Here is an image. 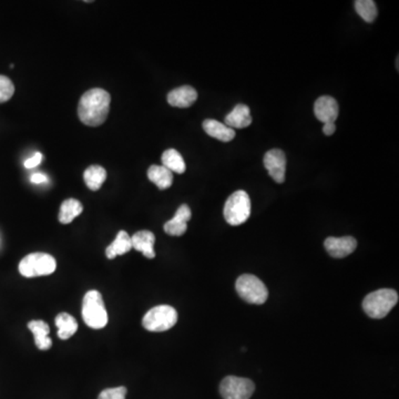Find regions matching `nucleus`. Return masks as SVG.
Wrapping results in <instances>:
<instances>
[{"mask_svg": "<svg viewBox=\"0 0 399 399\" xmlns=\"http://www.w3.org/2000/svg\"><path fill=\"white\" fill-rule=\"evenodd\" d=\"M111 97L105 90L95 88L84 93L78 105V116L82 124L99 126L105 124L110 110Z\"/></svg>", "mask_w": 399, "mask_h": 399, "instance_id": "nucleus-1", "label": "nucleus"}, {"mask_svg": "<svg viewBox=\"0 0 399 399\" xmlns=\"http://www.w3.org/2000/svg\"><path fill=\"white\" fill-rule=\"evenodd\" d=\"M82 318L84 323L93 329H101L108 324V313L105 310L101 293L95 289L84 295L82 303Z\"/></svg>", "mask_w": 399, "mask_h": 399, "instance_id": "nucleus-2", "label": "nucleus"}, {"mask_svg": "<svg viewBox=\"0 0 399 399\" xmlns=\"http://www.w3.org/2000/svg\"><path fill=\"white\" fill-rule=\"evenodd\" d=\"M398 302V294L394 289H381L370 293L364 299L362 308L369 318H384L388 315Z\"/></svg>", "mask_w": 399, "mask_h": 399, "instance_id": "nucleus-3", "label": "nucleus"}, {"mask_svg": "<svg viewBox=\"0 0 399 399\" xmlns=\"http://www.w3.org/2000/svg\"><path fill=\"white\" fill-rule=\"evenodd\" d=\"M19 272L25 277L50 275L57 268V262L53 255L47 253H32L19 263Z\"/></svg>", "mask_w": 399, "mask_h": 399, "instance_id": "nucleus-4", "label": "nucleus"}, {"mask_svg": "<svg viewBox=\"0 0 399 399\" xmlns=\"http://www.w3.org/2000/svg\"><path fill=\"white\" fill-rule=\"evenodd\" d=\"M251 216V200L247 192H234L233 195L226 200L224 205V218L232 226H239L245 223Z\"/></svg>", "mask_w": 399, "mask_h": 399, "instance_id": "nucleus-5", "label": "nucleus"}, {"mask_svg": "<svg viewBox=\"0 0 399 399\" xmlns=\"http://www.w3.org/2000/svg\"><path fill=\"white\" fill-rule=\"evenodd\" d=\"M178 322V313L172 306L159 305L151 308L142 320V325L147 331L160 332L169 331Z\"/></svg>", "mask_w": 399, "mask_h": 399, "instance_id": "nucleus-6", "label": "nucleus"}, {"mask_svg": "<svg viewBox=\"0 0 399 399\" xmlns=\"http://www.w3.org/2000/svg\"><path fill=\"white\" fill-rule=\"evenodd\" d=\"M235 289L240 297L249 304H264L268 297V291L264 283L256 276L249 274L240 276Z\"/></svg>", "mask_w": 399, "mask_h": 399, "instance_id": "nucleus-7", "label": "nucleus"}, {"mask_svg": "<svg viewBox=\"0 0 399 399\" xmlns=\"http://www.w3.org/2000/svg\"><path fill=\"white\" fill-rule=\"evenodd\" d=\"M254 391V383L249 379L228 376L221 381L220 393L223 399H249Z\"/></svg>", "mask_w": 399, "mask_h": 399, "instance_id": "nucleus-8", "label": "nucleus"}, {"mask_svg": "<svg viewBox=\"0 0 399 399\" xmlns=\"http://www.w3.org/2000/svg\"><path fill=\"white\" fill-rule=\"evenodd\" d=\"M264 166L268 170V176L276 182L283 183L287 172V157L280 149H272L264 155Z\"/></svg>", "mask_w": 399, "mask_h": 399, "instance_id": "nucleus-9", "label": "nucleus"}, {"mask_svg": "<svg viewBox=\"0 0 399 399\" xmlns=\"http://www.w3.org/2000/svg\"><path fill=\"white\" fill-rule=\"evenodd\" d=\"M324 247L332 258L343 259L354 252L358 247V241L353 237H329Z\"/></svg>", "mask_w": 399, "mask_h": 399, "instance_id": "nucleus-10", "label": "nucleus"}, {"mask_svg": "<svg viewBox=\"0 0 399 399\" xmlns=\"http://www.w3.org/2000/svg\"><path fill=\"white\" fill-rule=\"evenodd\" d=\"M314 113L320 122L335 124V120L339 117V105L336 100L329 96L318 98L314 105Z\"/></svg>", "mask_w": 399, "mask_h": 399, "instance_id": "nucleus-11", "label": "nucleus"}, {"mask_svg": "<svg viewBox=\"0 0 399 399\" xmlns=\"http://www.w3.org/2000/svg\"><path fill=\"white\" fill-rule=\"evenodd\" d=\"M191 209L187 204H182L174 218L164 224V232L172 237H181L188 229V222L191 220Z\"/></svg>", "mask_w": 399, "mask_h": 399, "instance_id": "nucleus-12", "label": "nucleus"}, {"mask_svg": "<svg viewBox=\"0 0 399 399\" xmlns=\"http://www.w3.org/2000/svg\"><path fill=\"white\" fill-rule=\"evenodd\" d=\"M197 92L190 86L176 88L169 92L168 103L176 108H189L197 101Z\"/></svg>", "mask_w": 399, "mask_h": 399, "instance_id": "nucleus-13", "label": "nucleus"}, {"mask_svg": "<svg viewBox=\"0 0 399 399\" xmlns=\"http://www.w3.org/2000/svg\"><path fill=\"white\" fill-rule=\"evenodd\" d=\"M132 249H137L145 258L155 259V237L152 232L139 231L131 237Z\"/></svg>", "mask_w": 399, "mask_h": 399, "instance_id": "nucleus-14", "label": "nucleus"}, {"mask_svg": "<svg viewBox=\"0 0 399 399\" xmlns=\"http://www.w3.org/2000/svg\"><path fill=\"white\" fill-rule=\"evenodd\" d=\"M28 329L32 332L34 344L40 351H48L53 346V341L49 337V326L44 320H32L28 323Z\"/></svg>", "mask_w": 399, "mask_h": 399, "instance_id": "nucleus-15", "label": "nucleus"}, {"mask_svg": "<svg viewBox=\"0 0 399 399\" xmlns=\"http://www.w3.org/2000/svg\"><path fill=\"white\" fill-rule=\"evenodd\" d=\"M251 124H252V117L249 107L245 105H237L225 118L226 126L233 130L244 129Z\"/></svg>", "mask_w": 399, "mask_h": 399, "instance_id": "nucleus-16", "label": "nucleus"}, {"mask_svg": "<svg viewBox=\"0 0 399 399\" xmlns=\"http://www.w3.org/2000/svg\"><path fill=\"white\" fill-rule=\"evenodd\" d=\"M203 129L210 137L220 140V141L229 142L235 138V131L233 129L213 119H208L203 122Z\"/></svg>", "mask_w": 399, "mask_h": 399, "instance_id": "nucleus-17", "label": "nucleus"}, {"mask_svg": "<svg viewBox=\"0 0 399 399\" xmlns=\"http://www.w3.org/2000/svg\"><path fill=\"white\" fill-rule=\"evenodd\" d=\"M131 249V237L126 231H120L117 234L116 240L105 249V255L109 260H113L118 255H124L130 252Z\"/></svg>", "mask_w": 399, "mask_h": 399, "instance_id": "nucleus-18", "label": "nucleus"}, {"mask_svg": "<svg viewBox=\"0 0 399 399\" xmlns=\"http://www.w3.org/2000/svg\"><path fill=\"white\" fill-rule=\"evenodd\" d=\"M148 178L160 190L169 189L174 183V174L163 166H150Z\"/></svg>", "mask_w": 399, "mask_h": 399, "instance_id": "nucleus-19", "label": "nucleus"}, {"mask_svg": "<svg viewBox=\"0 0 399 399\" xmlns=\"http://www.w3.org/2000/svg\"><path fill=\"white\" fill-rule=\"evenodd\" d=\"M84 211V205L76 199H68L63 201L59 212V221L60 223L69 224L81 214Z\"/></svg>", "mask_w": 399, "mask_h": 399, "instance_id": "nucleus-20", "label": "nucleus"}, {"mask_svg": "<svg viewBox=\"0 0 399 399\" xmlns=\"http://www.w3.org/2000/svg\"><path fill=\"white\" fill-rule=\"evenodd\" d=\"M55 326L58 327V336L61 339H68L74 336L78 331V323L68 313H60L55 318Z\"/></svg>", "mask_w": 399, "mask_h": 399, "instance_id": "nucleus-21", "label": "nucleus"}, {"mask_svg": "<svg viewBox=\"0 0 399 399\" xmlns=\"http://www.w3.org/2000/svg\"><path fill=\"white\" fill-rule=\"evenodd\" d=\"M162 166L168 169L171 172H176V174H182L185 172V162L182 158L181 153L178 152L176 149H169L163 152L162 157Z\"/></svg>", "mask_w": 399, "mask_h": 399, "instance_id": "nucleus-22", "label": "nucleus"}, {"mask_svg": "<svg viewBox=\"0 0 399 399\" xmlns=\"http://www.w3.org/2000/svg\"><path fill=\"white\" fill-rule=\"evenodd\" d=\"M84 179L91 191H98L107 179V171L100 166H91L84 171Z\"/></svg>", "mask_w": 399, "mask_h": 399, "instance_id": "nucleus-23", "label": "nucleus"}, {"mask_svg": "<svg viewBox=\"0 0 399 399\" xmlns=\"http://www.w3.org/2000/svg\"><path fill=\"white\" fill-rule=\"evenodd\" d=\"M355 9L366 22H373L377 17V7L373 0L355 1Z\"/></svg>", "mask_w": 399, "mask_h": 399, "instance_id": "nucleus-24", "label": "nucleus"}, {"mask_svg": "<svg viewBox=\"0 0 399 399\" xmlns=\"http://www.w3.org/2000/svg\"><path fill=\"white\" fill-rule=\"evenodd\" d=\"M15 93V86L8 77L0 74V103H7Z\"/></svg>", "mask_w": 399, "mask_h": 399, "instance_id": "nucleus-25", "label": "nucleus"}, {"mask_svg": "<svg viewBox=\"0 0 399 399\" xmlns=\"http://www.w3.org/2000/svg\"><path fill=\"white\" fill-rule=\"evenodd\" d=\"M126 387H116L101 391L98 399H126Z\"/></svg>", "mask_w": 399, "mask_h": 399, "instance_id": "nucleus-26", "label": "nucleus"}, {"mask_svg": "<svg viewBox=\"0 0 399 399\" xmlns=\"http://www.w3.org/2000/svg\"><path fill=\"white\" fill-rule=\"evenodd\" d=\"M41 153H34V155H32V158L26 160V162H25V166H26L27 169H34L36 168V166H39L40 163H41Z\"/></svg>", "mask_w": 399, "mask_h": 399, "instance_id": "nucleus-27", "label": "nucleus"}, {"mask_svg": "<svg viewBox=\"0 0 399 399\" xmlns=\"http://www.w3.org/2000/svg\"><path fill=\"white\" fill-rule=\"evenodd\" d=\"M30 181L32 183L34 184H41L45 183V182L48 181L47 176H45L44 174H34L32 176H30Z\"/></svg>", "mask_w": 399, "mask_h": 399, "instance_id": "nucleus-28", "label": "nucleus"}, {"mask_svg": "<svg viewBox=\"0 0 399 399\" xmlns=\"http://www.w3.org/2000/svg\"><path fill=\"white\" fill-rule=\"evenodd\" d=\"M335 131H336V126H335V124H332V122L324 124L323 133L325 134V136H332V134L335 133Z\"/></svg>", "mask_w": 399, "mask_h": 399, "instance_id": "nucleus-29", "label": "nucleus"}]
</instances>
